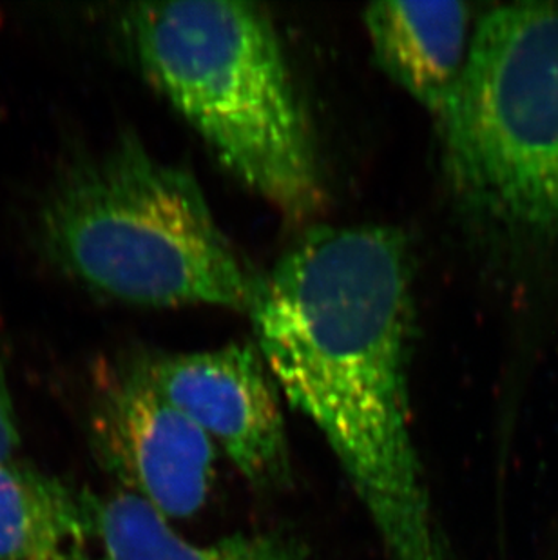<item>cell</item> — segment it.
<instances>
[{
  "label": "cell",
  "mask_w": 558,
  "mask_h": 560,
  "mask_svg": "<svg viewBox=\"0 0 558 560\" xmlns=\"http://www.w3.org/2000/svg\"><path fill=\"white\" fill-rule=\"evenodd\" d=\"M281 396L327 441L386 556H419L443 524L411 430V261L385 225L316 228L251 308Z\"/></svg>",
  "instance_id": "cell-1"
},
{
  "label": "cell",
  "mask_w": 558,
  "mask_h": 560,
  "mask_svg": "<svg viewBox=\"0 0 558 560\" xmlns=\"http://www.w3.org/2000/svg\"><path fill=\"white\" fill-rule=\"evenodd\" d=\"M37 244L63 275L146 307L251 312L261 280L189 171L121 137L63 165L37 212Z\"/></svg>",
  "instance_id": "cell-2"
},
{
  "label": "cell",
  "mask_w": 558,
  "mask_h": 560,
  "mask_svg": "<svg viewBox=\"0 0 558 560\" xmlns=\"http://www.w3.org/2000/svg\"><path fill=\"white\" fill-rule=\"evenodd\" d=\"M124 30L143 73L245 186L294 218L323 203L316 148L275 26L232 0L143 2Z\"/></svg>",
  "instance_id": "cell-3"
},
{
  "label": "cell",
  "mask_w": 558,
  "mask_h": 560,
  "mask_svg": "<svg viewBox=\"0 0 558 560\" xmlns=\"http://www.w3.org/2000/svg\"><path fill=\"white\" fill-rule=\"evenodd\" d=\"M438 120L464 200L511 238L558 245V2L480 16Z\"/></svg>",
  "instance_id": "cell-4"
},
{
  "label": "cell",
  "mask_w": 558,
  "mask_h": 560,
  "mask_svg": "<svg viewBox=\"0 0 558 560\" xmlns=\"http://www.w3.org/2000/svg\"><path fill=\"white\" fill-rule=\"evenodd\" d=\"M91 446L121 490L171 518L201 512L217 481V446L160 396L135 358L107 361L91 386Z\"/></svg>",
  "instance_id": "cell-5"
},
{
  "label": "cell",
  "mask_w": 558,
  "mask_h": 560,
  "mask_svg": "<svg viewBox=\"0 0 558 560\" xmlns=\"http://www.w3.org/2000/svg\"><path fill=\"white\" fill-rule=\"evenodd\" d=\"M160 396L222 450L264 493L292 487V455L276 383L254 345L190 354L132 355Z\"/></svg>",
  "instance_id": "cell-6"
},
{
  "label": "cell",
  "mask_w": 558,
  "mask_h": 560,
  "mask_svg": "<svg viewBox=\"0 0 558 560\" xmlns=\"http://www.w3.org/2000/svg\"><path fill=\"white\" fill-rule=\"evenodd\" d=\"M363 19L381 69L439 118L468 60L475 27L469 5L375 2Z\"/></svg>",
  "instance_id": "cell-7"
},
{
  "label": "cell",
  "mask_w": 558,
  "mask_h": 560,
  "mask_svg": "<svg viewBox=\"0 0 558 560\" xmlns=\"http://www.w3.org/2000/svg\"><path fill=\"white\" fill-rule=\"evenodd\" d=\"M96 498L22 460L0 463V560H102Z\"/></svg>",
  "instance_id": "cell-8"
},
{
  "label": "cell",
  "mask_w": 558,
  "mask_h": 560,
  "mask_svg": "<svg viewBox=\"0 0 558 560\" xmlns=\"http://www.w3.org/2000/svg\"><path fill=\"white\" fill-rule=\"evenodd\" d=\"M96 539L102 560H312L309 546L281 529L189 542L151 504L121 488L96 498Z\"/></svg>",
  "instance_id": "cell-9"
},
{
  "label": "cell",
  "mask_w": 558,
  "mask_h": 560,
  "mask_svg": "<svg viewBox=\"0 0 558 560\" xmlns=\"http://www.w3.org/2000/svg\"><path fill=\"white\" fill-rule=\"evenodd\" d=\"M19 444H21L19 419H16L15 407H13V399H11L4 365L0 360V463L13 459Z\"/></svg>",
  "instance_id": "cell-10"
}]
</instances>
